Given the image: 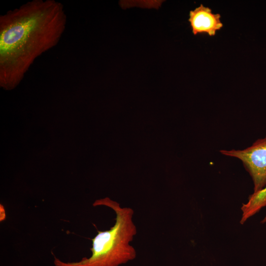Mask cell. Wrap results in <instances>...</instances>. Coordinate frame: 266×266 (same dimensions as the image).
<instances>
[{
    "label": "cell",
    "instance_id": "6da1fadb",
    "mask_svg": "<svg viewBox=\"0 0 266 266\" xmlns=\"http://www.w3.org/2000/svg\"><path fill=\"white\" fill-rule=\"evenodd\" d=\"M64 5L32 0L0 16V86L16 88L34 61L58 44L65 31Z\"/></svg>",
    "mask_w": 266,
    "mask_h": 266
},
{
    "label": "cell",
    "instance_id": "7a4b0ae2",
    "mask_svg": "<svg viewBox=\"0 0 266 266\" xmlns=\"http://www.w3.org/2000/svg\"><path fill=\"white\" fill-rule=\"evenodd\" d=\"M93 205L105 206L112 209L116 214L114 226L109 230L98 231L92 239L90 257L74 262H65L54 257L55 266H119L136 257V252L130 244L137 233L133 220V209L122 207L107 197L95 200Z\"/></svg>",
    "mask_w": 266,
    "mask_h": 266
},
{
    "label": "cell",
    "instance_id": "3957f363",
    "mask_svg": "<svg viewBox=\"0 0 266 266\" xmlns=\"http://www.w3.org/2000/svg\"><path fill=\"white\" fill-rule=\"evenodd\" d=\"M221 153L240 160L252 177L254 193L266 186V136L243 150H221Z\"/></svg>",
    "mask_w": 266,
    "mask_h": 266
},
{
    "label": "cell",
    "instance_id": "277c9868",
    "mask_svg": "<svg viewBox=\"0 0 266 266\" xmlns=\"http://www.w3.org/2000/svg\"><path fill=\"white\" fill-rule=\"evenodd\" d=\"M188 21L194 35L205 33L214 36L223 27L220 14H214L211 9L201 4L189 12Z\"/></svg>",
    "mask_w": 266,
    "mask_h": 266
},
{
    "label": "cell",
    "instance_id": "5b68a950",
    "mask_svg": "<svg viewBox=\"0 0 266 266\" xmlns=\"http://www.w3.org/2000/svg\"><path fill=\"white\" fill-rule=\"evenodd\" d=\"M266 206V186L260 191L253 193L249 198L246 203L241 208L242 212L240 223L244 224L250 217Z\"/></svg>",
    "mask_w": 266,
    "mask_h": 266
},
{
    "label": "cell",
    "instance_id": "8992f818",
    "mask_svg": "<svg viewBox=\"0 0 266 266\" xmlns=\"http://www.w3.org/2000/svg\"><path fill=\"white\" fill-rule=\"evenodd\" d=\"M0 221H3L5 219V211L3 206L0 204Z\"/></svg>",
    "mask_w": 266,
    "mask_h": 266
},
{
    "label": "cell",
    "instance_id": "52a82bcc",
    "mask_svg": "<svg viewBox=\"0 0 266 266\" xmlns=\"http://www.w3.org/2000/svg\"><path fill=\"white\" fill-rule=\"evenodd\" d=\"M265 222H266V215L265 217L264 218V219L262 221V223H264Z\"/></svg>",
    "mask_w": 266,
    "mask_h": 266
}]
</instances>
